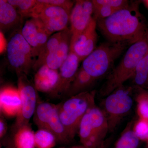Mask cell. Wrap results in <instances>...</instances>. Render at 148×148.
Segmentation results:
<instances>
[{"mask_svg":"<svg viewBox=\"0 0 148 148\" xmlns=\"http://www.w3.org/2000/svg\"><path fill=\"white\" fill-rule=\"evenodd\" d=\"M38 2L48 5L59 7L71 11L75 2L69 0H38Z\"/></svg>","mask_w":148,"mask_h":148,"instance_id":"cell-30","label":"cell"},{"mask_svg":"<svg viewBox=\"0 0 148 148\" xmlns=\"http://www.w3.org/2000/svg\"><path fill=\"white\" fill-rule=\"evenodd\" d=\"M18 76V89L21 99V108L14 126V132L20 127L29 125L34 114L37 106V90L34 84L29 81L27 75L20 73Z\"/></svg>","mask_w":148,"mask_h":148,"instance_id":"cell-8","label":"cell"},{"mask_svg":"<svg viewBox=\"0 0 148 148\" xmlns=\"http://www.w3.org/2000/svg\"><path fill=\"white\" fill-rule=\"evenodd\" d=\"M93 5L92 1L78 0L75 1L70 16L72 37L71 45L81 34L88 26L92 19Z\"/></svg>","mask_w":148,"mask_h":148,"instance_id":"cell-11","label":"cell"},{"mask_svg":"<svg viewBox=\"0 0 148 148\" xmlns=\"http://www.w3.org/2000/svg\"><path fill=\"white\" fill-rule=\"evenodd\" d=\"M63 31L57 32L51 36L41 49L33 67V69L35 71H37L42 66L45 65L47 56L58 46L62 38Z\"/></svg>","mask_w":148,"mask_h":148,"instance_id":"cell-19","label":"cell"},{"mask_svg":"<svg viewBox=\"0 0 148 148\" xmlns=\"http://www.w3.org/2000/svg\"><path fill=\"white\" fill-rule=\"evenodd\" d=\"M8 2L16 8L22 18L29 17L37 3L36 0H8Z\"/></svg>","mask_w":148,"mask_h":148,"instance_id":"cell-24","label":"cell"},{"mask_svg":"<svg viewBox=\"0 0 148 148\" xmlns=\"http://www.w3.org/2000/svg\"><path fill=\"white\" fill-rule=\"evenodd\" d=\"M13 141L17 148H35V133L27 125L15 132Z\"/></svg>","mask_w":148,"mask_h":148,"instance_id":"cell-21","label":"cell"},{"mask_svg":"<svg viewBox=\"0 0 148 148\" xmlns=\"http://www.w3.org/2000/svg\"><path fill=\"white\" fill-rule=\"evenodd\" d=\"M71 12L62 8L48 5L37 1L29 17L38 18L52 34L68 29Z\"/></svg>","mask_w":148,"mask_h":148,"instance_id":"cell-9","label":"cell"},{"mask_svg":"<svg viewBox=\"0 0 148 148\" xmlns=\"http://www.w3.org/2000/svg\"><path fill=\"white\" fill-rule=\"evenodd\" d=\"M127 42L103 43L83 61L82 67L96 79L105 75L128 46Z\"/></svg>","mask_w":148,"mask_h":148,"instance_id":"cell-4","label":"cell"},{"mask_svg":"<svg viewBox=\"0 0 148 148\" xmlns=\"http://www.w3.org/2000/svg\"><path fill=\"white\" fill-rule=\"evenodd\" d=\"M0 107L3 114L8 116H17L21 108V99L18 88L6 86L0 92Z\"/></svg>","mask_w":148,"mask_h":148,"instance_id":"cell-15","label":"cell"},{"mask_svg":"<svg viewBox=\"0 0 148 148\" xmlns=\"http://www.w3.org/2000/svg\"><path fill=\"white\" fill-rule=\"evenodd\" d=\"M93 5V14L94 18L96 21L108 18L116 12L115 10L110 7L98 4L92 1Z\"/></svg>","mask_w":148,"mask_h":148,"instance_id":"cell-26","label":"cell"},{"mask_svg":"<svg viewBox=\"0 0 148 148\" xmlns=\"http://www.w3.org/2000/svg\"><path fill=\"white\" fill-rule=\"evenodd\" d=\"M97 21L92 17L88 26L76 40L70 46V50L83 61L96 48L98 39L96 32Z\"/></svg>","mask_w":148,"mask_h":148,"instance_id":"cell-12","label":"cell"},{"mask_svg":"<svg viewBox=\"0 0 148 148\" xmlns=\"http://www.w3.org/2000/svg\"><path fill=\"white\" fill-rule=\"evenodd\" d=\"M101 33L109 41L127 42L131 45L147 36L144 18L137 2L116 12L108 18L97 21Z\"/></svg>","mask_w":148,"mask_h":148,"instance_id":"cell-1","label":"cell"},{"mask_svg":"<svg viewBox=\"0 0 148 148\" xmlns=\"http://www.w3.org/2000/svg\"><path fill=\"white\" fill-rule=\"evenodd\" d=\"M139 140L134 131L129 130L122 135L115 148H137Z\"/></svg>","mask_w":148,"mask_h":148,"instance_id":"cell-25","label":"cell"},{"mask_svg":"<svg viewBox=\"0 0 148 148\" xmlns=\"http://www.w3.org/2000/svg\"><path fill=\"white\" fill-rule=\"evenodd\" d=\"M72 35L70 29L63 31L60 43L53 52L47 56L45 65L53 70H58L69 56Z\"/></svg>","mask_w":148,"mask_h":148,"instance_id":"cell-16","label":"cell"},{"mask_svg":"<svg viewBox=\"0 0 148 148\" xmlns=\"http://www.w3.org/2000/svg\"><path fill=\"white\" fill-rule=\"evenodd\" d=\"M133 77L135 84L139 86H143L148 83V53L138 64Z\"/></svg>","mask_w":148,"mask_h":148,"instance_id":"cell-23","label":"cell"},{"mask_svg":"<svg viewBox=\"0 0 148 148\" xmlns=\"http://www.w3.org/2000/svg\"><path fill=\"white\" fill-rule=\"evenodd\" d=\"M109 130L106 114L95 105L88 110L81 122L78 131L80 141L86 148H102Z\"/></svg>","mask_w":148,"mask_h":148,"instance_id":"cell-5","label":"cell"},{"mask_svg":"<svg viewBox=\"0 0 148 148\" xmlns=\"http://www.w3.org/2000/svg\"><path fill=\"white\" fill-rule=\"evenodd\" d=\"M93 1L98 4L110 7L116 11L127 7L131 2L126 0H93Z\"/></svg>","mask_w":148,"mask_h":148,"instance_id":"cell-27","label":"cell"},{"mask_svg":"<svg viewBox=\"0 0 148 148\" xmlns=\"http://www.w3.org/2000/svg\"><path fill=\"white\" fill-rule=\"evenodd\" d=\"M138 112L141 118L148 120V94L142 93L138 96Z\"/></svg>","mask_w":148,"mask_h":148,"instance_id":"cell-28","label":"cell"},{"mask_svg":"<svg viewBox=\"0 0 148 148\" xmlns=\"http://www.w3.org/2000/svg\"><path fill=\"white\" fill-rule=\"evenodd\" d=\"M95 90L85 91L70 97L58 104V114L71 143L79 129L83 117L95 106Z\"/></svg>","mask_w":148,"mask_h":148,"instance_id":"cell-3","label":"cell"},{"mask_svg":"<svg viewBox=\"0 0 148 148\" xmlns=\"http://www.w3.org/2000/svg\"><path fill=\"white\" fill-rule=\"evenodd\" d=\"M7 126L5 121L2 118H1L0 120V137L2 138L4 136L7 131Z\"/></svg>","mask_w":148,"mask_h":148,"instance_id":"cell-31","label":"cell"},{"mask_svg":"<svg viewBox=\"0 0 148 148\" xmlns=\"http://www.w3.org/2000/svg\"><path fill=\"white\" fill-rule=\"evenodd\" d=\"M22 17L16 8L6 0L0 1V28L6 32L18 25Z\"/></svg>","mask_w":148,"mask_h":148,"instance_id":"cell-17","label":"cell"},{"mask_svg":"<svg viewBox=\"0 0 148 148\" xmlns=\"http://www.w3.org/2000/svg\"><path fill=\"white\" fill-rule=\"evenodd\" d=\"M148 53L147 36L130 45L119 64L109 75L101 89V95L108 96L133 77L138 64Z\"/></svg>","mask_w":148,"mask_h":148,"instance_id":"cell-2","label":"cell"},{"mask_svg":"<svg viewBox=\"0 0 148 148\" xmlns=\"http://www.w3.org/2000/svg\"><path fill=\"white\" fill-rule=\"evenodd\" d=\"M134 132L139 139L148 140V120L141 118L136 123Z\"/></svg>","mask_w":148,"mask_h":148,"instance_id":"cell-29","label":"cell"},{"mask_svg":"<svg viewBox=\"0 0 148 148\" xmlns=\"http://www.w3.org/2000/svg\"><path fill=\"white\" fill-rule=\"evenodd\" d=\"M144 2L146 3V5L148 6V1H145Z\"/></svg>","mask_w":148,"mask_h":148,"instance_id":"cell-34","label":"cell"},{"mask_svg":"<svg viewBox=\"0 0 148 148\" xmlns=\"http://www.w3.org/2000/svg\"><path fill=\"white\" fill-rule=\"evenodd\" d=\"M96 80L81 67L77 72L66 94L71 97L87 91L86 90L94 84Z\"/></svg>","mask_w":148,"mask_h":148,"instance_id":"cell-18","label":"cell"},{"mask_svg":"<svg viewBox=\"0 0 148 148\" xmlns=\"http://www.w3.org/2000/svg\"><path fill=\"white\" fill-rule=\"evenodd\" d=\"M5 148H17L16 147L14 143H13V140H12V141L9 143L8 144L7 146H6Z\"/></svg>","mask_w":148,"mask_h":148,"instance_id":"cell-32","label":"cell"},{"mask_svg":"<svg viewBox=\"0 0 148 148\" xmlns=\"http://www.w3.org/2000/svg\"><path fill=\"white\" fill-rule=\"evenodd\" d=\"M21 32L22 36L32 47L35 56L38 57L40 50L37 42L38 28L36 18H31L26 21Z\"/></svg>","mask_w":148,"mask_h":148,"instance_id":"cell-20","label":"cell"},{"mask_svg":"<svg viewBox=\"0 0 148 148\" xmlns=\"http://www.w3.org/2000/svg\"><path fill=\"white\" fill-rule=\"evenodd\" d=\"M56 143L55 136L46 130L38 129L35 133V148H52Z\"/></svg>","mask_w":148,"mask_h":148,"instance_id":"cell-22","label":"cell"},{"mask_svg":"<svg viewBox=\"0 0 148 148\" xmlns=\"http://www.w3.org/2000/svg\"><path fill=\"white\" fill-rule=\"evenodd\" d=\"M147 39L148 41V33H147Z\"/></svg>","mask_w":148,"mask_h":148,"instance_id":"cell-35","label":"cell"},{"mask_svg":"<svg viewBox=\"0 0 148 148\" xmlns=\"http://www.w3.org/2000/svg\"><path fill=\"white\" fill-rule=\"evenodd\" d=\"M80 62L78 56L70 50L68 58L59 69V84L53 95L59 96L66 94L79 70Z\"/></svg>","mask_w":148,"mask_h":148,"instance_id":"cell-13","label":"cell"},{"mask_svg":"<svg viewBox=\"0 0 148 148\" xmlns=\"http://www.w3.org/2000/svg\"><path fill=\"white\" fill-rule=\"evenodd\" d=\"M34 121L38 129L46 130L52 133L57 143L69 145L71 143L58 114L57 105L47 102L37 105Z\"/></svg>","mask_w":148,"mask_h":148,"instance_id":"cell-7","label":"cell"},{"mask_svg":"<svg viewBox=\"0 0 148 148\" xmlns=\"http://www.w3.org/2000/svg\"><path fill=\"white\" fill-rule=\"evenodd\" d=\"M65 148H86L84 146L82 145H75L71 146V147H69Z\"/></svg>","mask_w":148,"mask_h":148,"instance_id":"cell-33","label":"cell"},{"mask_svg":"<svg viewBox=\"0 0 148 148\" xmlns=\"http://www.w3.org/2000/svg\"><path fill=\"white\" fill-rule=\"evenodd\" d=\"M121 87L108 95L105 100L104 106L110 130L115 127L121 118L129 112L133 105L129 90Z\"/></svg>","mask_w":148,"mask_h":148,"instance_id":"cell-10","label":"cell"},{"mask_svg":"<svg viewBox=\"0 0 148 148\" xmlns=\"http://www.w3.org/2000/svg\"><path fill=\"white\" fill-rule=\"evenodd\" d=\"M59 79L58 70H53L44 65L36 71L34 84L38 91L53 95L58 86Z\"/></svg>","mask_w":148,"mask_h":148,"instance_id":"cell-14","label":"cell"},{"mask_svg":"<svg viewBox=\"0 0 148 148\" xmlns=\"http://www.w3.org/2000/svg\"><path fill=\"white\" fill-rule=\"evenodd\" d=\"M6 50L9 63L16 74L23 73L27 75L33 68L36 57L21 31L12 35L7 45Z\"/></svg>","mask_w":148,"mask_h":148,"instance_id":"cell-6","label":"cell"}]
</instances>
